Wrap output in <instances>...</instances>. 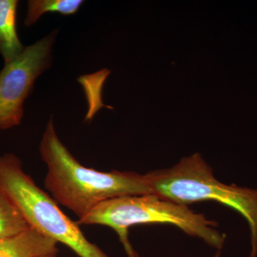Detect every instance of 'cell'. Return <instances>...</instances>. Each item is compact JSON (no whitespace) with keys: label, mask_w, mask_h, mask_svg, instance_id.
<instances>
[{"label":"cell","mask_w":257,"mask_h":257,"mask_svg":"<svg viewBox=\"0 0 257 257\" xmlns=\"http://www.w3.org/2000/svg\"><path fill=\"white\" fill-rule=\"evenodd\" d=\"M40 152L47 166L45 188L57 204L72 211L78 219L113 198L152 194L147 175L99 172L83 166L59 138L52 116L42 135Z\"/></svg>","instance_id":"obj_1"},{"label":"cell","mask_w":257,"mask_h":257,"mask_svg":"<svg viewBox=\"0 0 257 257\" xmlns=\"http://www.w3.org/2000/svg\"><path fill=\"white\" fill-rule=\"evenodd\" d=\"M76 222L79 225H103L114 230L128 257H139L128 239V229L135 225L170 224L186 234L197 236L220 250L224 234L215 229L217 223L202 214L155 194L115 197L101 203Z\"/></svg>","instance_id":"obj_2"},{"label":"cell","mask_w":257,"mask_h":257,"mask_svg":"<svg viewBox=\"0 0 257 257\" xmlns=\"http://www.w3.org/2000/svg\"><path fill=\"white\" fill-rule=\"evenodd\" d=\"M152 194L182 205L212 200L238 211L247 221L251 253L257 256V189L221 183L199 153L184 157L170 169L147 174Z\"/></svg>","instance_id":"obj_3"},{"label":"cell","mask_w":257,"mask_h":257,"mask_svg":"<svg viewBox=\"0 0 257 257\" xmlns=\"http://www.w3.org/2000/svg\"><path fill=\"white\" fill-rule=\"evenodd\" d=\"M0 192L18 208L30 227L44 236L63 243L79 257H109L25 173L22 161L14 154L0 156Z\"/></svg>","instance_id":"obj_4"},{"label":"cell","mask_w":257,"mask_h":257,"mask_svg":"<svg viewBox=\"0 0 257 257\" xmlns=\"http://www.w3.org/2000/svg\"><path fill=\"white\" fill-rule=\"evenodd\" d=\"M58 30L25 47L0 71V130L18 126L24 103L33 92L35 81L52 65V52Z\"/></svg>","instance_id":"obj_5"},{"label":"cell","mask_w":257,"mask_h":257,"mask_svg":"<svg viewBox=\"0 0 257 257\" xmlns=\"http://www.w3.org/2000/svg\"><path fill=\"white\" fill-rule=\"evenodd\" d=\"M57 243L30 227L15 236L0 237V257H42L57 254Z\"/></svg>","instance_id":"obj_6"},{"label":"cell","mask_w":257,"mask_h":257,"mask_svg":"<svg viewBox=\"0 0 257 257\" xmlns=\"http://www.w3.org/2000/svg\"><path fill=\"white\" fill-rule=\"evenodd\" d=\"M18 1L0 0V54L5 64L11 62L25 50L17 30Z\"/></svg>","instance_id":"obj_7"},{"label":"cell","mask_w":257,"mask_h":257,"mask_svg":"<svg viewBox=\"0 0 257 257\" xmlns=\"http://www.w3.org/2000/svg\"><path fill=\"white\" fill-rule=\"evenodd\" d=\"M84 3L82 0H30L25 20L26 27H31L47 13L69 16L76 14Z\"/></svg>","instance_id":"obj_8"},{"label":"cell","mask_w":257,"mask_h":257,"mask_svg":"<svg viewBox=\"0 0 257 257\" xmlns=\"http://www.w3.org/2000/svg\"><path fill=\"white\" fill-rule=\"evenodd\" d=\"M30 228L14 204L0 192V237L15 236Z\"/></svg>","instance_id":"obj_9"},{"label":"cell","mask_w":257,"mask_h":257,"mask_svg":"<svg viewBox=\"0 0 257 257\" xmlns=\"http://www.w3.org/2000/svg\"><path fill=\"white\" fill-rule=\"evenodd\" d=\"M213 257H220V250H219V251H217V253H216Z\"/></svg>","instance_id":"obj_10"},{"label":"cell","mask_w":257,"mask_h":257,"mask_svg":"<svg viewBox=\"0 0 257 257\" xmlns=\"http://www.w3.org/2000/svg\"><path fill=\"white\" fill-rule=\"evenodd\" d=\"M57 256V254H50V255H47V256H44L42 257H56Z\"/></svg>","instance_id":"obj_11"}]
</instances>
